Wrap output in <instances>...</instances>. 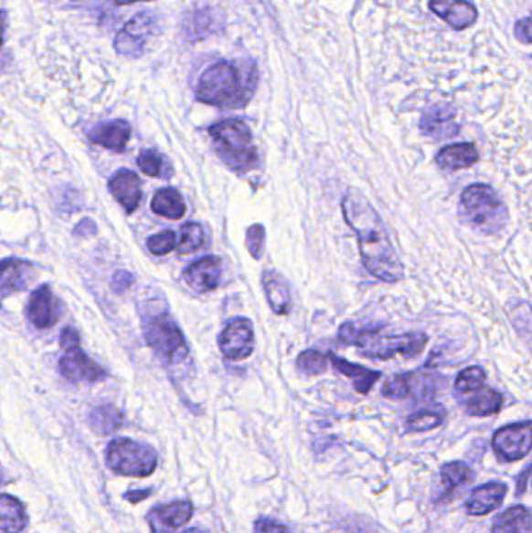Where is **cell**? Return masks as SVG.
<instances>
[{"mask_svg": "<svg viewBox=\"0 0 532 533\" xmlns=\"http://www.w3.org/2000/svg\"><path fill=\"white\" fill-rule=\"evenodd\" d=\"M150 495H152V490L128 491L127 495H125V499L136 504V502L144 501Z\"/></svg>", "mask_w": 532, "mask_h": 533, "instance_id": "b9f144b4", "label": "cell"}, {"mask_svg": "<svg viewBox=\"0 0 532 533\" xmlns=\"http://www.w3.org/2000/svg\"><path fill=\"white\" fill-rule=\"evenodd\" d=\"M430 8L454 30L469 28L478 19V10L467 0H431Z\"/></svg>", "mask_w": 532, "mask_h": 533, "instance_id": "e0dca14e", "label": "cell"}, {"mask_svg": "<svg viewBox=\"0 0 532 533\" xmlns=\"http://www.w3.org/2000/svg\"><path fill=\"white\" fill-rule=\"evenodd\" d=\"M207 133L213 139L214 150L227 166L238 172L251 171L258 164L251 131L242 120L229 119L214 123Z\"/></svg>", "mask_w": 532, "mask_h": 533, "instance_id": "5b68a950", "label": "cell"}, {"mask_svg": "<svg viewBox=\"0 0 532 533\" xmlns=\"http://www.w3.org/2000/svg\"><path fill=\"white\" fill-rule=\"evenodd\" d=\"M185 533H207V532H205V530H200V528H189V530H187V532Z\"/></svg>", "mask_w": 532, "mask_h": 533, "instance_id": "ee69618b", "label": "cell"}, {"mask_svg": "<svg viewBox=\"0 0 532 533\" xmlns=\"http://www.w3.org/2000/svg\"><path fill=\"white\" fill-rule=\"evenodd\" d=\"M330 362L339 373L352 379L353 387L361 395H367L373 385L377 384V381L381 378V373L378 371H373V370L361 367L356 363L348 362L346 359L337 358L335 354H330Z\"/></svg>", "mask_w": 532, "mask_h": 533, "instance_id": "cb8c5ba5", "label": "cell"}, {"mask_svg": "<svg viewBox=\"0 0 532 533\" xmlns=\"http://www.w3.org/2000/svg\"><path fill=\"white\" fill-rule=\"evenodd\" d=\"M0 533H22L27 528V512L22 502L10 495L0 499Z\"/></svg>", "mask_w": 532, "mask_h": 533, "instance_id": "484cf974", "label": "cell"}, {"mask_svg": "<svg viewBox=\"0 0 532 533\" xmlns=\"http://www.w3.org/2000/svg\"><path fill=\"white\" fill-rule=\"evenodd\" d=\"M222 275V262L216 256H207L196 261L185 270V283L200 294L213 292L218 287Z\"/></svg>", "mask_w": 532, "mask_h": 533, "instance_id": "9a60e30c", "label": "cell"}, {"mask_svg": "<svg viewBox=\"0 0 532 533\" xmlns=\"http://www.w3.org/2000/svg\"><path fill=\"white\" fill-rule=\"evenodd\" d=\"M255 533H293L288 526L269 519V517H262L255 524Z\"/></svg>", "mask_w": 532, "mask_h": 533, "instance_id": "f35d334b", "label": "cell"}, {"mask_svg": "<svg viewBox=\"0 0 532 533\" xmlns=\"http://www.w3.org/2000/svg\"><path fill=\"white\" fill-rule=\"evenodd\" d=\"M463 208L469 219L481 228H492L505 213L503 203L487 184H472L463 193Z\"/></svg>", "mask_w": 532, "mask_h": 533, "instance_id": "52a82bcc", "label": "cell"}, {"mask_svg": "<svg viewBox=\"0 0 532 533\" xmlns=\"http://www.w3.org/2000/svg\"><path fill=\"white\" fill-rule=\"evenodd\" d=\"M35 277L32 264L21 261V259H5L2 262V277H0V287L2 295L6 298L8 295L22 292L32 283Z\"/></svg>", "mask_w": 532, "mask_h": 533, "instance_id": "44dd1931", "label": "cell"}, {"mask_svg": "<svg viewBox=\"0 0 532 533\" xmlns=\"http://www.w3.org/2000/svg\"><path fill=\"white\" fill-rule=\"evenodd\" d=\"M154 24L156 21L150 13H141L132 21H128L114 41L116 52L125 58H141L145 54V47L154 33Z\"/></svg>", "mask_w": 532, "mask_h": 533, "instance_id": "9c48e42d", "label": "cell"}, {"mask_svg": "<svg viewBox=\"0 0 532 533\" xmlns=\"http://www.w3.org/2000/svg\"><path fill=\"white\" fill-rule=\"evenodd\" d=\"M463 409L472 416L494 415L500 412L503 405V396L496 390L483 387L470 395L461 398Z\"/></svg>", "mask_w": 532, "mask_h": 533, "instance_id": "d4e9b609", "label": "cell"}, {"mask_svg": "<svg viewBox=\"0 0 532 533\" xmlns=\"http://www.w3.org/2000/svg\"><path fill=\"white\" fill-rule=\"evenodd\" d=\"M437 379L431 374L403 373L386 381L383 395L388 400H430L436 393Z\"/></svg>", "mask_w": 532, "mask_h": 533, "instance_id": "30bf717a", "label": "cell"}, {"mask_svg": "<svg viewBox=\"0 0 532 533\" xmlns=\"http://www.w3.org/2000/svg\"><path fill=\"white\" fill-rule=\"evenodd\" d=\"M132 284H133V277L128 272H118L112 277V287L114 288V292H118V294L125 292Z\"/></svg>", "mask_w": 532, "mask_h": 533, "instance_id": "60d3db41", "label": "cell"}, {"mask_svg": "<svg viewBox=\"0 0 532 533\" xmlns=\"http://www.w3.org/2000/svg\"><path fill=\"white\" fill-rule=\"evenodd\" d=\"M192 517L191 502L178 501L167 506L154 507L149 513L150 530L154 533H176Z\"/></svg>", "mask_w": 532, "mask_h": 533, "instance_id": "4fadbf2b", "label": "cell"}, {"mask_svg": "<svg viewBox=\"0 0 532 533\" xmlns=\"http://www.w3.org/2000/svg\"><path fill=\"white\" fill-rule=\"evenodd\" d=\"M130 134H132V129H130L128 122H125L122 119H118V120H112V122L97 125L88 133V139L92 144L101 145V147L112 150V152L122 153L127 149Z\"/></svg>", "mask_w": 532, "mask_h": 533, "instance_id": "d6986e66", "label": "cell"}, {"mask_svg": "<svg viewBox=\"0 0 532 533\" xmlns=\"http://www.w3.org/2000/svg\"><path fill=\"white\" fill-rule=\"evenodd\" d=\"M516 37L522 43L532 44V15L516 22Z\"/></svg>", "mask_w": 532, "mask_h": 533, "instance_id": "ab89813d", "label": "cell"}, {"mask_svg": "<svg viewBox=\"0 0 532 533\" xmlns=\"http://www.w3.org/2000/svg\"><path fill=\"white\" fill-rule=\"evenodd\" d=\"M507 486L503 482H489L472 491L465 502V510L472 517H484L496 510L505 501Z\"/></svg>", "mask_w": 532, "mask_h": 533, "instance_id": "ac0fdd59", "label": "cell"}, {"mask_svg": "<svg viewBox=\"0 0 532 533\" xmlns=\"http://www.w3.org/2000/svg\"><path fill=\"white\" fill-rule=\"evenodd\" d=\"M207 242V235L203 231L202 226L198 224H186L181 228L180 242L176 246L178 255H192L196 251L200 250Z\"/></svg>", "mask_w": 532, "mask_h": 533, "instance_id": "1f68e13d", "label": "cell"}, {"mask_svg": "<svg viewBox=\"0 0 532 533\" xmlns=\"http://www.w3.org/2000/svg\"><path fill=\"white\" fill-rule=\"evenodd\" d=\"M492 533H532L531 512L527 507H511L496 517Z\"/></svg>", "mask_w": 532, "mask_h": 533, "instance_id": "4316f807", "label": "cell"}, {"mask_svg": "<svg viewBox=\"0 0 532 533\" xmlns=\"http://www.w3.org/2000/svg\"><path fill=\"white\" fill-rule=\"evenodd\" d=\"M492 446L503 462H516L527 457L532 449V422L501 427L494 435Z\"/></svg>", "mask_w": 532, "mask_h": 533, "instance_id": "ba28073f", "label": "cell"}, {"mask_svg": "<svg viewBox=\"0 0 532 533\" xmlns=\"http://www.w3.org/2000/svg\"><path fill=\"white\" fill-rule=\"evenodd\" d=\"M339 340L346 345H355L364 358L386 361L395 354L405 358L420 354L428 343V336L423 332L386 336L379 329H357L352 323H346L339 329Z\"/></svg>", "mask_w": 532, "mask_h": 533, "instance_id": "3957f363", "label": "cell"}, {"mask_svg": "<svg viewBox=\"0 0 532 533\" xmlns=\"http://www.w3.org/2000/svg\"><path fill=\"white\" fill-rule=\"evenodd\" d=\"M63 358L59 361V371L64 378L69 379L72 382H97L107 378V371L88 358L85 352L81 351V347L69 348L64 350Z\"/></svg>", "mask_w": 532, "mask_h": 533, "instance_id": "7c38bea8", "label": "cell"}, {"mask_svg": "<svg viewBox=\"0 0 532 533\" xmlns=\"http://www.w3.org/2000/svg\"><path fill=\"white\" fill-rule=\"evenodd\" d=\"M138 166L145 175L154 176V178H171L174 173L171 164L156 150H144L138 156Z\"/></svg>", "mask_w": 532, "mask_h": 533, "instance_id": "4dcf8cb0", "label": "cell"}, {"mask_svg": "<svg viewBox=\"0 0 532 533\" xmlns=\"http://www.w3.org/2000/svg\"><path fill=\"white\" fill-rule=\"evenodd\" d=\"M107 464L118 475L147 477L158 466V455L149 444L118 438L108 444Z\"/></svg>", "mask_w": 532, "mask_h": 533, "instance_id": "8992f818", "label": "cell"}, {"mask_svg": "<svg viewBox=\"0 0 532 533\" xmlns=\"http://www.w3.org/2000/svg\"><path fill=\"white\" fill-rule=\"evenodd\" d=\"M478 160L479 153L476 145L469 144V142L447 145L436 156L437 166L448 172L469 169L476 164Z\"/></svg>", "mask_w": 532, "mask_h": 533, "instance_id": "7402d4cb", "label": "cell"}, {"mask_svg": "<svg viewBox=\"0 0 532 533\" xmlns=\"http://www.w3.org/2000/svg\"><path fill=\"white\" fill-rule=\"evenodd\" d=\"M176 244V235L174 231H163L160 235H154L147 240V246H149L150 253L154 256H165L167 253H171Z\"/></svg>", "mask_w": 532, "mask_h": 533, "instance_id": "8d00e7d4", "label": "cell"}, {"mask_svg": "<svg viewBox=\"0 0 532 533\" xmlns=\"http://www.w3.org/2000/svg\"><path fill=\"white\" fill-rule=\"evenodd\" d=\"M218 348L229 361H244L250 358L255 350V334L253 325L247 319H236L229 321L220 337Z\"/></svg>", "mask_w": 532, "mask_h": 533, "instance_id": "8fae6325", "label": "cell"}, {"mask_svg": "<svg viewBox=\"0 0 532 533\" xmlns=\"http://www.w3.org/2000/svg\"><path fill=\"white\" fill-rule=\"evenodd\" d=\"M143 328L149 347L165 367L174 371H186L187 368L192 367L185 336L171 315L165 312L149 315L143 321Z\"/></svg>", "mask_w": 532, "mask_h": 533, "instance_id": "277c9868", "label": "cell"}, {"mask_svg": "<svg viewBox=\"0 0 532 533\" xmlns=\"http://www.w3.org/2000/svg\"><path fill=\"white\" fill-rule=\"evenodd\" d=\"M485 382V371L481 367H469L463 370L456 378V392L459 398L470 395L476 390L483 389Z\"/></svg>", "mask_w": 532, "mask_h": 533, "instance_id": "d6a6232c", "label": "cell"}, {"mask_svg": "<svg viewBox=\"0 0 532 533\" xmlns=\"http://www.w3.org/2000/svg\"><path fill=\"white\" fill-rule=\"evenodd\" d=\"M342 211L346 225L356 235L362 262L368 273L384 283L401 281L405 268L372 203L356 189H350L342 200Z\"/></svg>", "mask_w": 532, "mask_h": 533, "instance_id": "6da1fadb", "label": "cell"}, {"mask_svg": "<svg viewBox=\"0 0 532 533\" xmlns=\"http://www.w3.org/2000/svg\"><path fill=\"white\" fill-rule=\"evenodd\" d=\"M262 286L266 290V298L271 304V310L278 315H288L293 301L286 279L275 270H267L262 275Z\"/></svg>", "mask_w": 532, "mask_h": 533, "instance_id": "603a6c76", "label": "cell"}, {"mask_svg": "<svg viewBox=\"0 0 532 533\" xmlns=\"http://www.w3.org/2000/svg\"><path fill=\"white\" fill-rule=\"evenodd\" d=\"M136 2H145V0H114L116 5H132V4H136Z\"/></svg>", "mask_w": 532, "mask_h": 533, "instance_id": "7bdbcfd3", "label": "cell"}, {"mask_svg": "<svg viewBox=\"0 0 532 533\" xmlns=\"http://www.w3.org/2000/svg\"><path fill=\"white\" fill-rule=\"evenodd\" d=\"M264 240H266V230L262 225H251L245 235L247 242V250L250 251L253 259H261L262 251H264Z\"/></svg>", "mask_w": 532, "mask_h": 533, "instance_id": "74e56055", "label": "cell"}, {"mask_svg": "<svg viewBox=\"0 0 532 533\" xmlns=\"http://www.w3.org/2000/svg\"><path fill=\"white\" fill-rule=\"evenodd\" d=\"M328 361H330V356H325L315 350H306L298 356L297 365L304 374L317 376V374L325 373L328 370Z\"/></svg>", "mask_w": 532, "mask_h": 533, "instance_id": "e575fe53", "label": "cell"}, {"mask_svg": "<svg viewBox=\"0 0 532 533\" xmlns=\"http://www.w3.org/2000/svg\"><path fill=\"white\" fill-rule=\"evenodd\" d=\"M123 423H125V415H123L122 411H119L116 405H101L90 412V429L103 437L119 431L123 426Z\"/></svg>", "mask_w": 532, "mask_h": 533, "instance_id": "83f0119b", "label": "cell"}, {"mask_svg": "<svg viewBox=\"0 0 532 533\" xmlns=\"http://www.w3.org/2000/svg\"><path fill=\"white\" fill-rule=\"evenodd\" d=\"M420 129L423 134L432 139H448L459 133L456 123V110L442 103L428 108L420 119Z\"/></svg>", "mask_w": 532, "mask_h": 533, "instance_id": "5bb4252c", "label": "cell"}, {"mask_svg": "<svg viewBox=\"0 0 532 533\" xmlns=\"http://www.w3.org/2000/svg\"><path fill=\"white\" fill-rule=\"evenodd\" d=\"M152 211L165 219L178 220L186 213V206L176 189H161L152 200Z\"/></svg>", "mask_w": 532, "mask_h": 533, "instance_id": "f546056e", "label": "cell"}, {"mask_svg": "<svg viewBox=\"0 0 532 533\" xmlns=\"http://www.w3.org/2000/svg\"><path fill=\"white\" fill-rule=\"evenodd\" d=\"M256 70L242 74L239 68L227 61L218 63L202 75L196 96L207 105L222 108H244L255 91Z\"/></svg>", "mask_w": 532, "mask_h": 533, "instance_id": "7a4b0ae2", "label": "cell"}, {"mask_svg": "<svg viewBox=\"0 0 532 533\" xmlns=\"http://www.w3.org/2000/svg\"><path fill=\"white\" fill-rule=\"evenodd\" d=\"M27 317L39 329L52 328L59 321V306L48 286H41L30 295Z\"/></svg>", "mask_w": 532, "mask_h": 533, "instance_id": "2e32d148", "label": "cell"}, {"mask_svg": "<svg viewBox=\"0 0 532 533\" xmlns=\"http://www.w3.org/2000/svg\"><path fill=\"white\" fill-rule=\"evenodd\" d=\"M443 423L442 412L426 411L417 412L406 420V431L408 433H426L436 427L441 426Z\"/></svg>", "mask_w": 532, "mask_h": 533, "instance_id": "836d02e7", "label": "cell"}, {"mask_svg": "<svg viewBox=\"0 0 532 533\" xmlns=\"http://www.w3.org/2000/svg\"><path fill=\"white\" fill-rule=\"evenodd\" d=\"M442 477L443 495L442 497H452L456 491L461 490L473 479V471L469 465L463 462H450L443 465L441 469Z\"/></svg>", "mask_w": 532, "mask_h": 533, "instance_id": "f1b7e54d", "label": "cell"}, {"mask_svg": "<svg viewBox=\"0 0 532 533\" xmlns=\"http://www.w3.org/2000/svg\"><path fill=\"white\" fill-rule=\"evenodd\" d=\"M110 191L112 197L118 200L128 214L134 213L138 209L139 203L143 200L141 182L139 176L132 171H119L112 176L110 182Z\"/></svg>", "mask_w": 532, "mask_h": 533, "instance_id": "ffe728a7", "label": "cell"}, {"mask_svg": "<svg viewBox=\"0 0 532 533\" xmlns=\"http://www.w3.org/2000/svg\"><path fill=\"white\" fill-rule=\"evenodd\" d=\"M511 321L516 326V332L529 343L532 348V309L527 303L516 304L514 310H509Z\"/></svg>", "mask_w": 532, "mask_h": 533, "instance_id": "d590c367", "label": "cell"}]
</instances>
